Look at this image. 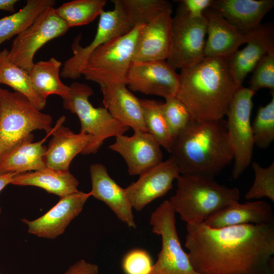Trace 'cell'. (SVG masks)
<instances>
[{"label":"cell","instance_id":"1","mask_svg":"<svg viewBox=\"0 0 274 274\" xmlns=\"http://www.w3.org/2000/svg\"><path fill=\"white\" fill-rule=\"evenodd\" d=\"M185 246L201 274H269L274 267V224L220 228L187 224Z\"/></svg>","mask_w":274,"mask_h":274},{"label":"cell","instance_id":"2","mask_svg":"<svg viewBox=\"0 0 274 274\" xmlns=\"http://www.w3.org/2000/svg\"><path fill=\"white\" fill-rule=\"evenodd\" d=\"M176 96L187 108L193 121L223 119L237 90L228 59L204 57L181 69Z\"/></svg>","mask_w":274,"mask_h":274},{"label":"cell","instance_id":"3","mask_svg":"<svg viewBox=\"0 0 274 274\" xmlns=\"http://www.w3.org/2000/svg\"><path fill=\"white\" fill-rule=\"evenodd\" d=\"M180 174L214 179L233 160L226 120L192 121L170 152Z\"/></svg>","mask_w":274,"mask_h":274},{"label":"cell","instance_id":"4","mask_svg":"<svg viewBox=\"0 0 274 274\" xmlns=\"http://www.w3.org/2000/svg\"><path fill=\"white\" fill-rule=\"evenodd\" d=\"M177 188L168 201L187 224H199L222 208L238 202L240 191L214 179L180 174L176 179Z\"/></svg>","mask_w":274,"mask_h":274},{"label":"cell","instance_id":"5","mask_svg":"<svg viewBox=\"0 0 274 274\" xmlns=\"http://www.w3.org/2000/svg\"><path fill=\"white\" fill-rule=\"evenodd\" d=\"M51 115L37 109L23 94L0 87V156L36 129L50 133Z\"/></svg>","mask_w":274,"mask_h":274},{"label":"cell","instance_id":"6","mask_svg":"<svg viewBox=\"0 0 274 274\" xmlns=\"http://www.w3.org/2000/svg\"><path fill=\"white\" fill-rule=\"evenodd\" d=\"M144 25L116 38L96 49L90 56L82 75L100 87L126 85L127 74L133 62L136 42Z\"/></svg>","mask_w":274,"mask_h":274},{"label":"cell","instance_id":"7","mask_svg":"<svg viewBox=\"0 0 274 274\" xmlns=\"http://www.w3.org/2000/svg\"><path fill=\"white\" fill-rule=\"evenodd\" d=\"M68 96L63 99V108L78 117L81 132L91 140L82 154L96 153L108 138L124 134L129 128L116 120L105 107H94L89 100L93 95L88 85L77 82L70 86Z\"/></svg>","mask_w":274,"mask_h":274},{"label":"cell","instance_id":"8","mask_svg":"<svg viewBox=\"0 0 274 274\" xmlns=\"http://www.w3.org/2000/svg\"><path fill=\"white\" fill-rule=\"evenodd\" d=\"M149 223L153 232L161 238V250L149 274H201L194 268L188 253L182 247L176 213L168 200L152 213Z\"/></svg>","mask_w":274,"mask_h":274},{"label":"cell","instance_id":"9","mask_svg":"<svg viewBox=\"0 0 274 274\" xmlns=\"http://www.w3.org/2000/svg\"><path fill=\"white\" fill-rule=\"evenodd\" d=\"M255 92L243 86L236 92L226 116L229 143L233 154L232 177L237 179L252 163L254 141L251 122Z\"/></svg>","mask_w":274,"mask_h":274},{"label":"cell","instance_id":"10","mask_svg":"<svg viewBox=\"0 0 274 274\" xmlns=\"http://www.w3.org/2000/svg\"><path fill=\"white\" fill-rule=\"evenodd\" d=\"M112 2L114 9L104 11L100 14L95 36L91 43L82 47L80 44L81 35L75 39L71 47L73 55L64 62L60 73L62 77L73 80L80 77L88 58L96 49L133 28L125 14L121 0Z\"/></svg>","mask_w":274,"mask_h":274},{"label":"cell","instance_id":"11","mask_svg":"<svg viewBox=\"0 0 274 274\" xmlns=\"http://www.w3.org/2000/svg\"><path fill=\"white\" fill-rule=\"evenodd\" d=\"M207 20L189 17L180 6L172 19L171 47L167 62L175 70L192 65L204 57Z\"/></svg>","mask_w":274,"mask_h":274},{"label":"cell","instance_id":"12","mask_svg":"<svg viewBox=\"0 0 274 274\" xmlns=\"http://www.w3.org/2000/svg\"><path fill=\"white\" fill-rule=\"evenodd\" d=\"M54 9L53 7L46 10L17 35L8 51L10 60L28 73L35 64L33 57L37 51L49 41L64 35L69 28Z\"/></svg>","mask_w":274,"mask_h":274},{"label":"cell","instance_id":"13","mask_svg":"<svg viewBox=\"0 0 274 274\" xmlns=\"http://www.w3.org/2000/svg\"><path fill=\"white\" fill-rule=\"evenodd\" d=\"M179 84V74L165 60L133 61L126 80L130 90L165 99L177 95Z\"/></svg>","mask_w":274,"mask_h":274},{"label":"cell","instance_id":"14","mask_svg":"<svg viewBox=\"0 0 274 274\" xmlns=\"http://www.w3.org/2000/svg\"><path fill=\"white\" fill-rule=\"evenodd\" d=\"M180 175L171 156L141 174L136 182L125 188L132 208L140 211L152 201L166 194Z\"/></svg>","mask_w":274,"mask_h":274},{"label":"cell","instance_id":"15","mask_svg":"<svg viewBox=\"0 0 274 274\" xmlns=\"http://www.w3.org/2000/svg\"><path fill=\"white\" fill-rule=\"evenodd\" d=\"M109 148L123 157L130 176L140 175L162 161L160 145L147 131H134L131 136L118 135Z\"/></svg>","mask_w":274,"mask_h":274},{"label":"cell","instance_id":"16","mask_svg":"<svg viewBox=\"0 0 274 274\" xmlns=\"http://www.w3.org/2000/svg\"><path fill=\"white\" fill-rule=\"evenodd\" d=\"M90 196L78 191L60 198L58 202L41 217L30 221L22 219L29 233L40 237L54 239L63 233L70 222L82 211Z\"/></svg>","mask_w":274,"mask_h":274},{"label":"cell","instance_id":"17","mask_svg":"<svg viewBox=\"0 0 274 274\" xmlns=\"http://www.w3.org/2000/svg\"><path fill=\"white\" fill-rule=\"evenodd\" d=\"M172 7L165 9L143 26L133 61L166 60L171 47Z\"/></svg>","mask_w":274,"mask_h":274},{"label":"cell","instance_id":"18","mask_svg":"<svg viewBox=\"0 0 274 274\" xmlns=\"http://www.w3.org/2000/svg\"><path fill=\"white\" fill-rule=\"evenodd\" d=\"M207 20V39L204 57L228 59L242 44L250 39L251 32L245 33L211 9L203 13Z\"/></svg>","mask_w":274,"mask_h":274},{"label":"cell","instance_id":"19","mask_svg":"<svg viewBox=\"0 0 274 274\" xmlns=\"http://www.w3.org/2000/svg\"><path fill=\"white\" fill-rule=\"evenodd\" d=\"M91 190L89 192L97 199L105 203L117 218L129 227L136 225L132 207L124 188L120 187L109 175L106 167L100 163L90 166Z\"/></svg>","mask_w":274,"mask_h":274},{"label":"cell","instance_id":"20","mask_svg":"<svg viewBox=\"0 0 274 274\" xmlns=\"http://www.w3.org/2000/svg\"><path fill=\"white\" fill-rule=\"evenodd\" d=\"M65 119L64 116L60 117L53 128L52 138L44 157L47 167L68 170L74 158L82 154L91 140L90 135L81 132L75 133L62 125Z\"/></svg>","mask_w":274,"mask_h":274},{"label":"cell","instance_id":"21","mask_svg":"<svg viewBox=\"0 0 274 274\" xmlns=\"http://www.w3.org/2000/svg\"><path fill=\"white\" fill-rule=\"evenodd\" d=\"M247 45L237 50L228 59L232 76L239 86L248 74L267 53L274 51V31L272 26L261 25L251 32Z\"/></svg>","mask_w":274,"mask_h":274},{"label":"cell","instance_id":"22","mask_svg":"<svg viewBox=\"0 0 274 274\" xmlns=\"http://www.w3.org/2000/svg\"><path fill=\"white\" fill-rule=\"evenodd\" d=\"M273 6V0H212L210 8L249 33L261 25L262 20Z\"/></svg>","mask_w":274,"mask_h":274},{"label":"cell","instance_id":"23","mask_svg":"<svg viewBox=\"0 0 274 274\" xmlns=\"http://www.w3.org/2000/svg\"><path fill=\"white\" fill-rule=\"evenodd\" d=\"M104 107L118 121L134 131H147L140 99L125 84L100 87Z\"/></svg>","mask_w":274,"mask_h":274},{"label":"cell","instance_id":"24","mask_svg":"<svg viewBox=\"0 0 274 274\" xmlns=\"http://www.w3.org/2000/svg\"><path fill=\"white\" fill-rule=\"evenodd\" d=\"M203 223L214 228L245 224H274L271 206L264 200L237 202L207 218Z\"/></svg>","mask_w":274,"mask_h":274},{"label":"cell","instance_id":"25","mask_svg":"<svg viewBox=\"0 0 274 274\" xmlns=\"http://www.w3.org/2000/svg\"><path fill=\"white\" fill-rule=\"evenodd\" d=\"M52 131L42 140L32 142L31 133L0 156V173H21L41 170L47 167L45 155L47 147L43 145Z\"/></svg>","mask_w":274,"mask_h":274},{"label":"cell","instance_id":"26","mask_svg":"<svg viewBox=\"0 0 274 274\" xmlns=\"http://www.w3.org/2000/svg\"><path fill=\"white\" fill-rule=\"evenodd\" d=\"M11 184L40 187L60 198L79 191V182L69 170L49 167L41 170L16 173Z\"/></svg>","mask_w":274,"mask_h":274},{"label":"cell","instance_id":"27","mask_svg":"<svg viewBox=\"0 0 274 274\" xmlns=\"http://www.w3.org/2000/svg\"><path fill=\"white\" fill-rule=\"evenodd\" d=\"M61 62L54 57L36 63L29 72L34 91L46 100L50 95L56 94L63 99L70 93V87L63 84L60 79Z\"/></svg>","mask_w":274,"mask_h":274},{"label":"cell","instance_id":"28","mask_svg":"<svg viewBox=\"0 0 274 274\" xmlns=\"http://www.w3.org/2000/svg\"><path fill=\"white\" fill-rule=\"evenodd\" d=\"M54 0H27L18 12L0 19V45L18 35L29 26L47 9L53 7Z\"/></svg>","mask_w":274,"mask_h":274},{"label":"cell","instance_id":"29","mask_svg":"<svg viewBox=\"0 0 274 274\" xmlns=\"http://www.w3.org/2000/svg\"><path fill=\"white\" fill-rule=\"evenodd\" d=\"M8 51L6 48L0 51V84L10 86L24 95L37 109L43 110L46 100L34 91L29 74L10 60Z\"/></svg>","mask_w":274,"mask_h":274},{"label":"cell","instance_id":"30","mask_svg":"<svg viewBox=\"0 0 274 274\" xmlns=\"http://www.w3.org/2000/svg\"><path fill=\"white\" fill-rule=\"evenodd\" d=\"M106 0H74L54 9L68 28L86 25L104 11Z\"/></svg>","mask_w":274,"mask_h":274},{"label":"cell","instance_id":"31","mask_svg":"<svg viewBox=\"0 0 274 274\" xmlns=\"http://www.w3.org/2000/svg\"><path fill=\"white\" fill-rule=\"evenodd\" d=\"M148 132L170 153L174 139L162 110V103L153 99H140Z\"/></svg>","mask_w":274,"mask_h":274},{"label":"cell","instance_id":"32","mask_svg":"<svg viewBox=\"0 0 274 274\" xmlns=\"http://www.w3.org/2000/svg\"><path fill=\"white\" fill-rule=\"evenodd\" d=\"M125 14L133 28L145 25L165 9L171 7L165 0H121Z\"/></svg>","mask_w":274,"mask_h":274},{"label":"cell","instance_id":"33","mask_svg":"<svg viewBox=\"0 0 274 274\" xmlns=\"http://www.w3.org/2000/svg\"><path fill=\"white\" fill-rule=\"evenodd\" d=\"M270 101L258 109L251 124L254 144L267 148L274 140V92Z\"/></svg>","mask_w":274,"mask_h":274},{"label":"cell","instance_id":"34","mask_svg":"<svg viewBox=\"0 0 274 274\" xmlns=\"http://www.w3.org/2000/svg\"><path fill=\"white\" fill-rule=\"evenodd\" d=\"M255 178L254 182L246 193L245 198L250 200L263 197L274 202V162L267 167H262L256 161L251 163Z\"/></svg>","mask_w":274,"mask_h":274},{"label":"cell","instance_id":"35","mask_svg":"<svg viewBox=\"0 0 274 274\" xmlns=\"http://www.w3.org/2000/svg\"><path fill=\"white\" fill-rule=\"evenodd\" d=\"M162 103V110L174 139L192 121L184 104L176 96L167 98Z\"/></svg>","mask_w":274,"mask_h":274},{"label":"cell","instance_id":"36","mask_svg":"<svg viewBox=\"0 0 274 274\" xmlns=\"http://www.w3.org/2000/svg\"><path fill=\"white\" fill-rule=\"evenodd\" d=\"M249 81V87L256 93L261 88L269 89L274 91V51L265 55L253 70Z\"/></svg>","mask_w":274,"mask_h":274},{"label":"cell","instance_id":"37","mask_svg":"<svg viewBox=\"0 0 274 274\" xmlns=\"http://www.w3.org/2000/svg\"><path fill=\"white\" fill-rule=\"evenodd\" d=\"M153 264L150 254L140 249H133L127 252L121 262L125 274H149Z\"/></svg>","mask_w":274,"mask_h":274},{"label":"cell","instance_id":"38","mask_svg":"<svg viewBox=\"0 0 274 274\" xmlns=\"http://www.w3.org/2000/svg\"><path fill=\"white\" fill-rule=\"evenodd\" d=\"M212 0H182L180 6L190 17L198 18L203 16V13L210 8Z\"/></svg>","mask_w":274,"mask_h":274},{"label":"cell","instance_id":"39","mask_svg":"<svg viewBox=\"0 0 274 274\" xmlns=\"http://www.w3.org/2000/svg\"><path fill=\"white\" fill-rule=\"evenodd\" d=\"M64 274H99L98 267L81 259L70 266Z\"/></svg>","mask_w":274,"mask_h":274},{"label":"cell","instance_id":"40","mask_svg":"<svg viewBox=\"0 0 274 274\" xmlns=\"http://www.w3.org/2000/svg\"><path fill=\"white\" fill-rule=\"evenodd\" d=\"M16 173H0V192L8 184H11L13 178ZM2 210L0 207V214Z\"/></svg>","mask_w":274,"mask_h":274},{"label":"cell","instance_id":"41","mask_svg":"<svg viewBox=\"0 0 274 274\" xmlns=\"http://www.w3.org/2000/svg\"><path fill=\"white\" fill-rule=\"evenodd\" d=\"M18 0H0V10L14 12Z\"/></svg>","mask_w":274,"mask_h":274},{"label":"cell","instance_id":"42","mask_svg":"<svg viewBox=\"0 0 274 274\" xmlns=\"http://www.w3.org/2000/svg\"><path fill=\"white\" fill-rule=\"evenodd\" d=\"M269 274H274V267L271 268Z\"/></svg>","mask_w":274,"mask_h":274},{"label":"cell","instance_id":"43","mask_svg":"<svg viewBox=\"0 0 274 274\" xmlns=\"http://www.w3.org/2000/svg\"><path fill=\"white\" fill-rule=\"evenodd\" d=\"M0 274H1V273H0Z\"/></svg>","mask_w":274,"mask_h":274}]
</instances>
